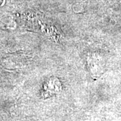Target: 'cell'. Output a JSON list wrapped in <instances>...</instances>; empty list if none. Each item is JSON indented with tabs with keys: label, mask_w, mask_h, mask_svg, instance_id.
Segmentation results:
<instances>
[{
	"label": "cell",
	"mask_w": 121,
	"mask_h": 121,
	"mask_svg": "<svg viewBox=\"0 0 121 121\" xmlns=\"http://www.w3.org/2000/svg\"><path fill=\"white\" fill-rule=\"evenodd\" d=\"M88 64L90 65L91 72L94 73L95 76L100 75L103 72L104 63L101 57L97 56H93L88 60Z\"/></svg>",
	"instance_id": "obj_1"
},
{
	"label": "cell",
	"mask_w": 121,
	"mask_h": 121,
	"mask_svg": "<svg viewBox=\"0 0 121 121\" xmlns=\"http://www.w3.org/2000/svg\"><path fill=\"white\" fill-rule=\"evenodd\" d=\"M60 86L57 79H50V81L46 83L44 87V95L47 97L48 95H52L56 94L60 90Z\"/></svg>",
	"instance_id": "obj_2"
}]
</instances>
